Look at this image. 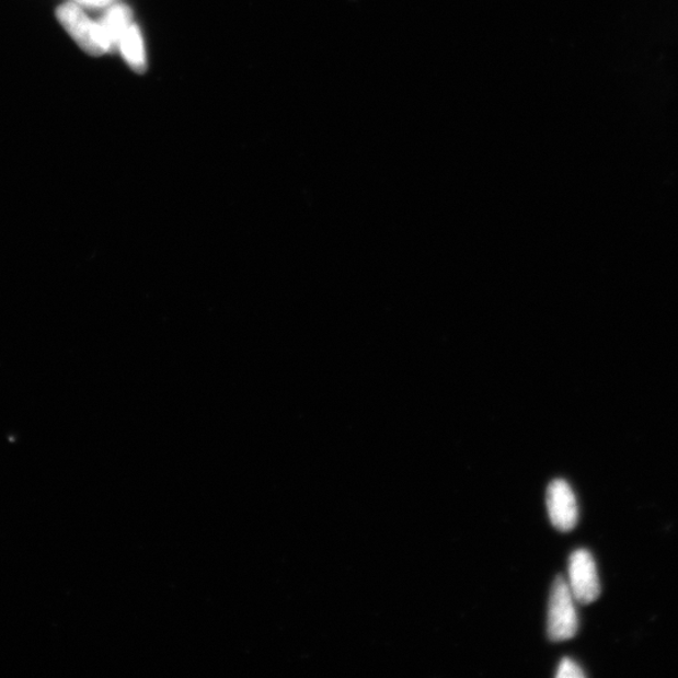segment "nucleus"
Returning <instances> with one entry per match:
<instances>
[{"label": "nucleus", "instance_id": "nucleus-2", "mask_svg": "<svg viewBox=\"0 0 678 678\" xmlns=\"http://www.w3.org/2000/svg\"><path fill=\"white\" fill-rule=\"evenodd\" d=\"M578 614L568 582L558 576L553 583L548 609V637L553 642L568 641L578 632Z\"/></svg>", "mask_w": 678, "mask_h": 678}, {"label": "nucleus", "instance_id": "nucleus-3", "mask_svg": "<svg viewBox=\"0 0 678 678\" xmlns=\"http://www.w3.org/2000/svg\"><path fill=\"white\" fill-rule=\"evenodd\" d=\"M568 572V586L576 602H596L600 595V583L594 556L586 549H578L570 558Z\"/></svg>", "mask_w": 678, "mask_h": 678}, {"label": "nucleus", "instance_id": "nucleus-4", "mask_svg": "<svg viewBox=\"0 0 678 678\" xmlns=\"http://www.w3.org/2000/svg\"><path fill=\"white\" fill-rule=\"evenodd\" d=\"M547 506L549 518L555 529L566 533L576 528L579 517L578 504L572 487L564 480L558 479L549 484Z\"/></svg>", "mask_w": 678, "mask_h": 678}, {"label": "nucleus", "instance_id": "nucleus-6", "mask_svg": "<svg viewBox=\"0 0 678 678\" xmlns=\"http://www.w3.org/2000/svg\"><path fill=\"white\" fill-rule=\"evenodd\" d=\"M100 23L114 48L117 47V43L126 30L134 23L133 14L125 5H114L110 8Z\"/></svg>", "mask_w": 678, "mask_h": 678}, {"label": "nucleus", "instance_id": "nucleus-1", "mask_svg": "<svg viewBox=\"0 0 678 678\" xmlns=\"http://www.w3.org/2000/svg\"><path fill=\"white\" fill-rule=\"evenodd\" d=\"M57 19L84 51L92 56L106 55L113 49L100 22H94L77 3H66L58 8Z\"/></svg>", "mask_w": 678, "mask_h": 678}, {"label": "nucleus", "instance_id": "nucleus-8", "mask_svg": "<svg viewBox=\"0 0 678 678\" xmlns=\"http://www.w3.org/2000/svg\"><path fill=\"white\" fill-rule=\"evenodd\" d=\"M113 2V0H76L77 4H82L85 7L97 8L108 4Z\"/></svg>", "mask_w": 678, "mask_h": 678}, {"label": "nucleus", "instance_id": "nucleus-5", "mask_svg": "<svg viewBox=\"0 0 678 678\" xmlns=\"http://www.w3.org/2000/svg\"><path fill=\"white\" fill-rule=\"evenodd\" d=\"M117 48L122 51V55L128 66L133 68L135 72H143L146 65V49L141 31L135 23L130 25L119 38Z\"/></svg>", "mask_w": 678, "mask_h": 678}, {"label": "nucleus", "instance_id": "nucleus-7", "mask_svg": "<svg viewBox=\"0 0 678 678\" xmlns=\"http://www.w3.org/2000/svg\"><path fill=\"white\" fill-rule=\"evenodd\" d=\"M558 678H582L586 677L582 668L570 658H564L558 668Z\"/></svg>", "mask_w": 678, "mask_h": 678}]
</instances>
